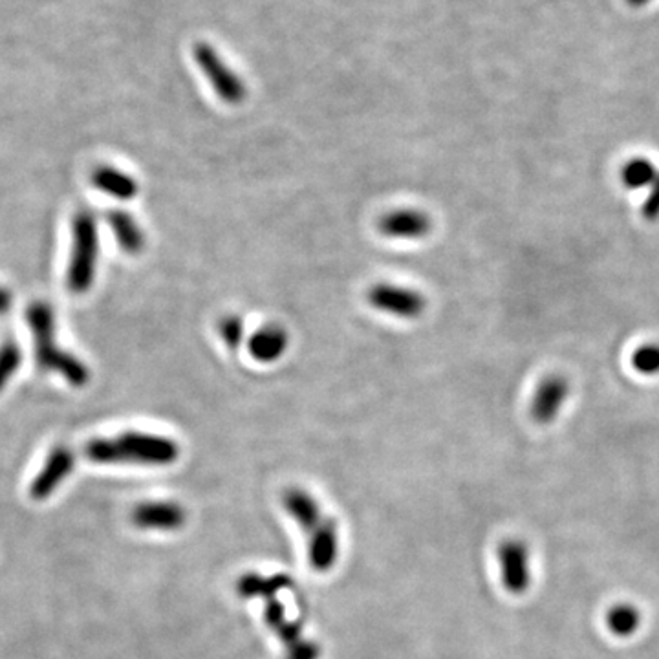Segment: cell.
Instances as JSON below:
<instances>
[{
	"mask_svg": "<svg viewBox=\"0 0 659 659\" xmlns=\"http://www.w3.org/2000/svg\"><path fill=\"white\" fill-rule=\"evenodd\" d=\"M641 612L634 605L621 603V605L612 606L606 614V627L616 636V638H630L638 632L641 627Z\"/></svg>",
	"mask_w": 659,
	"mask_h": 659,
	"instance_id": "2e32d148",
	"label": "cell"
},
{
	"mask_svg": "<svg viewBox=\"0 0 659 659\" xmlns=\"http://www.w3.org/2000/svg\"><path fill=\"white\" fill-rule=\"evenodd\" d=\"M649 2L650 0H627L628 6H632V8H641V6H647Z\"/></svg>",
	"mask_w": 659,
	"mask_h": 659,
	"instance_id": "7402d4cb",
	"label": "cell"
},
{
	"mask_svg": "<svg viewBox=\"0 0 659 659\" xmlns=\"http://www.w3.org/2000/svg\"><path fill=\"white\" fill-rule=\"evenodd\" d=\"M497 555L500 579L506 592L526 594L531 586L530 548L520 539H506L498 546Z\"/></svg>",
	"mask_w": 659,
	"mask_h": 659,
	"instance_id": "ba28073f",
	"label": "cell"
},
{
	"mask_svg": "<svg viewBox=\"0 0 659 659\" xmlns=\"http://www.w3.org/2000/svg\"><path fill=\"white\" fill-rule=\"evenodd\" d=\"M85 456L94 464L173 465L180 445L169 436L129 431L114 438H94L85 445Z\"/></svg>",
	"mask_w": 659,
	"mask_h": 659,
	"instance_id": "6da1fadb",
	"label": "cell"
},
{
	"mask_svg": "<svg viewBox=\"0 0 659 659\" xmlns=\"http://www.w3.org/2000/svg\"><path fill=\"white\" fill-rule=\"evenodd\" d=\"M379 231L387 238L420 240L433 229V218L420 209H396L379 218Z\"/></svg>",
	"mask_w": 659,
	"mask_h": 659,
	"instance_id": "8fae6325",
	"label": "cell"
},
{
	"mask_svg": "<svg viewBox=\"0 0 659 659\" xmlns=\"http://www.w3.org/2000/svg\"><path fill=\"white\" fill-rule=\"evenodd\" d=\"M218 334L222 341L226 343L229 350L237 352L238 348L244 343L246 330H244V319L237 314L226 315L218 321Z\"/></svg>",
	"mask_w": 659,
	"mask_h": 659,
	"instance_id": "e0dca14e",
	"label": "cell"
},
{
	"mask_svg": "<svg viewBox=\"0 0 659 659\" xmlns=\"http://www.w3.org/2000/svg\"><path fill=\"white\" fill-rule=\"evenodd\" d=\"M634 365L639 372H645V374L659 372V346L649 345L639 348L638 354L634 356Z\"/></svg>",
	"mask_w": 659,
	"mask_h": 659,
	"instance_id": "ffe728a7",
	"label": "cell"
},
{
	"mask_svg": "<svg viewBox=\"0 0 659 659\" xmlns=\"http://www.w3.org/2000/svg\"><path fill=\"white\" fill-rule=\"evenodd\" d=\"M130 522L143 531L182 530L187 522V511L180 502L173 500H151L140 502L130 513Z\"/></svg>",
	"mask_w": 659,
	"mask_h": 659,
	"instance_id": "9c48e42d",
	"label": "cell"
},
{
	"mask_svg": "<svg viewBox=\"0 0 659 659\" xmlns=\"http://www.w3.org/2000/svg\"><path fill=\"white\" fill-rule=\"evenodd\" d=\"M26 319L35 337V357L39 367L61 374L72 387H85L90 381L87 365L55 345V317L50 304L41 301L30 304Z\"/></svg>",
	"mask_w": 659,
	"mask_h": 659,
	"instance_id": "3957f363",
	"label": "cell"
},
{
	"mask_svg": "<svg viewBox=\"0 0 659 659\" xmlns=\"http://www.w3.org/2000/svg\"><path fill=\"white\" fill-rule=\"evenodd\" d=\"M92 184L98 187L101 193L114 196L118 200H132L138 196V182L123 171L109 165H101L92 173Z\"/></svg>",
	"mask_w": 659,
	"mask_h": 659,
	"instance_id": "5bb4252c",
	"label": "cell"
},
{
	"mask_svg": "<svg viewBox=\"0 0 659 659\" xmlns=\"http://www.w3.org/2000/svg\"><path fill=\"white\" fill-rule=\"evenodd\" d=\"M654 176V169L647 160H634L628 163L623 171V180L628 187H641V185L649 184Z\"/></svg>",
	"mask_w": 659,
	"mask_h": 659,
	"instance_id": "d6986e66",
	"label": "cell"
},
{
	"mask_svg": "<svg viewBox=\"0 0 659 659\" xmlns=\"http://www.w3.org/2000/svg\"><path fill=\"white\" fill-rule=\"evenodd\" d=\"M568 396V385L562 378H548L542 381L531 403V416L537 423H550L557 418L562 403Z\"/></svg>",
	"mask_w": 659,
	"mask_h": 659,
	"instance_id": "4fadbf2b",
	"label": "cell"
},
{
	"mask_svg": "<svg viewBox=\"0 0 659 659\" xmlns=\"http://www.w3.org/2000/svg\"><path fill=\"white\" fill-rule=\"evenodd\" d=\"M284 508L304 535L308 537V559L317 572H330L339 559V530L332 519H328L321 506L308 491L292 487L282 497Z\"/></svg>",
	"mask_w": 659,
	"mask_h": 659,
	"instance_id": "7a4b0ae2",
	"label": "cell"
},
{
	"mask_svg": "<svg viewBox=\"0 0 659 659\" xmlns=\"http://www.w3.org/2000/svg\"><path fill=\"white\" fill-rule=\"evenodd\" d=\"M22 363L21 346L15 341H6L0 346V390L6 387L11 376L19 370Z\"/></svg>",
	"mask_w": 659,
	"mask_h": 659,
	"instance_id": "ac0fdd59",
	"label": "cell"
},
{
	"mask_svg": "<svg viewBox=\"0 0 659 659\" xmlns=\"http://www.w3.org/2000/svg\"><path fill=\"white\" fill-rule=\"evenodd\" d=\"M290 345V335L281 325H266L249 337L248 350L259 363H275Z\"/></svg>",
	"mask_w": 659,
	"mask_h": 659,
	"instance_id": "7c38bea8",
	"label": "cell"
},
{
	"mask_svg": "<svg viewBox=\"0 0 659 659\" xmlns=\"http://www.w3.org/2000/svg\"><path fill=\"white\" fill-rule=\"evenodd\" d=\"M107 220L114 231V237L118 240L119 248L129 255H140L145 248V235L136 218L127 211L118 209V211H110Z\"/></svg>",
	"mask_w": 659,
	"mask_h": 659,
	"instance_id": "9a60e30c",
	"label": "cell"
},
{
	"mask_svg": "<svg viewBox=\"0 0 659 659\" xmlns=\"http://www.w3.org/2000/svg\"><path fill=\"white\" fill-rule=\"evenodd\" d=\"M367 299L372 308L400 319H416L427 308V299L418 290L389 282L374 284L368 290Z\"/></svg>",
	"mask_w": 659,
	"mask_h": 659,
	"instance_id": "52a82bcc",
	"label": "cell"
},
{
	"mask_svg": "<svg viewBox=\"0 0 659 659\" xmlns=\"http://www.w3.org/2000/svg\"><path fill=\"white\" fill-rule=\"evenodd\" d=\"M98 264V224L90 211H79L72 222V257L66 273V286L76 295L87 293L96 277Z\"/></svg>",
	"mask_w": 659,
	"mask_h": 659,
	"instance_id": "277c9868",
	"label": "cell"
},
{
	"mask_svg": "<svg viewBox=\"0 0 659 659\" xmlns=\"http://www.w3.org/2000/svg\"><path fill=\"white\" fill-rule=\"evenodd\" d=\"M74 465H76V456L66 445L54 447L48 454L43 469L32 480L30 497L37 502L48 500L59 487L63 486L66 478L72 475Z\"/></svg>",
	"mask_w": 659,
	"mask_h": 659,
	"instance_id": "30bf717a",
	"label": "cell"
},
{
	"mask_svg": "<svg viewBox=\"0 0 659 659\" xmlns=\"http://www.w3.org/2000/svg\"><path fill=\"white\" fill-rule=\"evenodd\" d=\"M195 59L218 98L227 105H240L246 99V87L242 79L222 61V57L206 43L195 48Z\"/></svg>",
	"mask_w": 659,
	"mask_h": 659,
	"instance_id": "5b68a950",
	"label": "cell"
},
{
	"mask_svg": "<svg viewBox=\"0 0 659 659\" xmlns=\"http://www.w3.org/2000/svg\"><path fill=\"white\" fill-rule=\"evenodd\" d=\"M11 303H13L11 293L6 288H0V314H6L11 308Z\"/></svg>",
	"mask_w": 659,
	"mask_h": 659,
	"instance_id": "44dd1931",
	"label": "cell"
},
{
	"mask_svg": "<svg viewBox=\"0 0 659 659\" xmlns=\"http://www.w3.org/2000/svg\"><path fill=\"white\" fill-rule=\"evenodd\" d=\"M264 599H266V610H264L266 625L273 630V634L277 638L281 639L284 650H286V658L319 659L321 649L315 645L314 641L304 638L297 623H293L286 617L281 601H277L271 595Z\"/></svg>",
	"mask_w": 659,
	"mask_h": 659,
	"instance_id": "8992f818",
	"label": "cell"
}]
</instances>
